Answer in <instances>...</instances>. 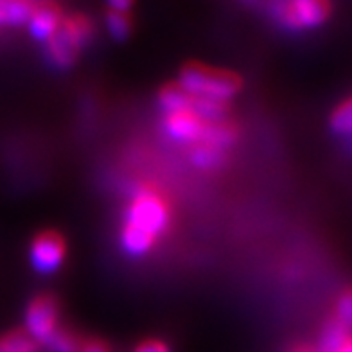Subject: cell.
Returning <instances> with one entry per match:
<instances>
[{"label":"cell","instance_id":"cell-1","mask_svg":"<svg viewBox=\"0 0 352 352\" xmlns=\"http://www.w3.org/2000/svg\"><path fill=\"white\" fill-rule=\"evenodd\" d=\"M92 20L85 14L63 16L60 28L47 40V58L58 69H67L78 60L79 52L92 40Z\"/></svg>","mask_w":352,"mask_h":352},{"label":"cell","instance_id":"cell-2","mask_svg":"<svg viewBox=\"0 0 352 352\" xmlns=\"http://www.w3.org/2000/svg\"><path fill=\"white\" fill-rule=\"evenodd\" d=\"M180 85L187 94L196 98L228 101L241 90V79L228 70L212 69L201 63H189L182 69Z\"/></svg>","mask_w":352,"mask_h":352},{"label":"cell","instance_id":"cell-3","mask_svg":"<svg viewBox=\"0 0 352 352\" xmlns=\"http://www.w3.org/2000/svg\"><path fill=\"white\" fill-rule=\"evenodd\" d=\"M126 227L153 237L155 241L169 225V209L155 190L139 189L126 210Z\"/></svg>","mask_w":352,"mask_h":352},{"label":"cell","instance_id":"cell-4","mask_svg":"<svg viewBox=\"0 0 352 352\" xmlns=\"http://www.w3.org/2000/svg\"><path fill=\"white\" fill-rule=\"evenodd\" d=\"M272 16L284 29L300 31L316 28L329 19L331 6L322 0H293V2H275L270 6Z\"/></svg>","mask_w":352,"mask_h":352},{"label":"cell","instance_id":"cell-5","mask_svg":"<svg viewBox=\"0 0 352 352\" xmlns=\"http://www.w3.org/2000/svg\"><path fill=\"white\" fill-rule=\"evenodd\" d=\"M60 306L52 295H40L29 304L25 311V327L28 334L34 342L45 345L58 329Z\"/></svg>","mask_w":352,"mask_h":352},{"label":"cell","instance_id":"cell-6","mask_svg":"<svg viewBox=\"0 0 352 352\" xmlns=\"http://www.w3.org/2000/svg\"><path fill=\"white\" fill-rule=\"evenodd\" d=\"M65 257V241L54 230L40 232L31 245V261L40 274H51Z\"/></svg>","mask_w":352,"mask_h":352},{"label":"cell","instance_id":"cell-7","mask_svg":"<svg viewBox=\"0 0 352 352\" xmlns=\"http://www.w3.org/2000/svg\"><path fill=\"white\" fill-rule=\"evenodd\" d=\"M205 124L195 111L182 110L164 113L162 128L167 137L175 142L182 144H198L201 135H204Z\"/></svg>","mask_w":352,"mask_h":352},{"label":"cell","instance_id":"cell-8","mask_svg":"<svg viewBox=\"0 0 352 352\" xmlns=\"http://www.w3.org/2000/svg\"><path fill=\"white\" fill-rule=\"evenodd\" d=\"M61 11L56 4L51 2H43V4H36L33 10V14L29 19V29L36 40L47 42L52 34L56 33V29L60 28Z\"/></svg>","mask_w":352,"mask_h":352},{"label":"cell","instance_id":"cell-9","mask_svg":"<svg viewBox=\"0 0 352 352\" xmlns=\"http://www.w3.org/2000/svg\"><path fill=\"white\" fill-rule=\"evenodd\" d=\"M236 139H237L236 126L232 124V122L221 121V122H210V124H205L204 135H201L199 142L225 151V148L232 146V144L236 142Z\"/></svg>","mask_w":352,"mask_h":352},{"label":"cell","instance_id":"cell-10","mask_svg":"<svg viewBox=\"0 0 352 352\" xmlns=\"http://www.w3.org/2000/svg\"><path fill=\"white\" fill-rule=\"evenodd\" d=\"M351 329L347 325H343L338 318H329L325 324L322 336H320L318 352H334L342 347L343 343L351 338Z\"/></svg>","mask_w":352,"mask_h":352},{"label":"cell","instance_id":"cell-11","mask_svg":"<svg viewBox=\"0 0 352 352\" xmlns=\"http://www.w3.org/2000/svg\"><path fill=\"white\" fill-rule=\"evenodd\" d=\"M190 111H195L201 121L210 124V122L225 121L228 108L227 101H218V99L209 98H196V96H192Z\"/></svg>","mask_w":352,"mask_h":352},{"label":"cell","instance_id":"cell-12","mask_svg":"<svg viewBox=\"0 0 352 352\" xmlns=\"http://www.w3.org/2000/svg\"><path fill=\"white\" fill-rule=\"evenodd\" d=\"M158 102H160L164 113L190 110L192 96L187 94L180 85H166L158 94Z\"/></svg>","mask_w":352,"mask_h":352},{"label":"cell","instance_id":"cell-13","mask_svg":"<svg viewBox=\"0 0 352 352\" xmlns=\"http://www.w3.org/2000/svg\"><path fill=\"white\" fill-rule=\"evenodd\" d=\"M34 2H2L0 0V25H22L29 22Z\"/></svg>","mask_w":352,"mask_h":352},{"label":"cell","instance_id":"cell-14","mask_svg":"<svg viewBox=\"0 0 352 352\" xmlns=\"http://www.w3.org/2000/svg\"><path fill=\"white\" fill-rule=\"evenodd\" d=\"M190 158H192V164L204 171H214L218 169L219 166L225 160V153L221 149H216L212 146H207V144H195V148L190 151Z\"/></svg>","mask_w":352,"mask_h":352},{"label":"cell","instance_id":"cell-15","mask_svg":"<svg viewBox=\"0 0 352 352\" xmlns=\"http://www.w3.org/2000/svg\"><path fill=\"white\" fill-rule=\"evenodd\" d=\"M0 352H36V342L23 331H13L0 340Z\"/></svg>","mask_w":352,"mask_h":352},{"label":"cell","instance_id":"cell-16","mask_svg":"<svg viewBox=\"0 0 352 352\" xmlns=\"http://www.w3.org/2000/svg\"><path fill=\"white\" fill-rule=\"evenodd\" d=\"M329 124L334 133L352 135V98L347 99V101H343L333 111Z\"/></svg>","mask_w":352,"mask_h":352},{"label":"cell","instance_id":"cell-17","mask_svg":"<svg viewBox=\"0 0 352 352\" xmlns=\"http://www.w3.org/2000/svg\"><path fill=\"white\" fill-rule=\"evenodd\" d=\"M51 352H79L81 351V343L76 338L74 333L67 329H56L49 342L45 343Z\"/></svg>","mask_w":352,"mask_h":352},{"label":"cell","instance_id":"cell-18","mask_svg":"<svg viewBox=\"0 0 352 352\" xmlns=\"http://www.w3.org/2000/svg\"><path fill=\"white\" fill-rule=\"evenodd\" d=\"M107 23L111 36L116 38V40H124L131 31V20L128 11L110 10L107 14Z\"/></svg>","mask_w":352,"mask_h":352},{"label":"cell","instance_id":"cell-19","mask_svg":"<svg viewBox=\"0 0 352 352\" xmlns=\"http://www.w3.org/2000/svg\"><path fill=\"white\" fill-rule=\"evenodd\" d=\"M334 318H338L343 325H347L349 329H352V289L345 292L340 297Z\"/></svg>","mask_w":352,"mask_h":352},{"label":"cell","instance_id":"cell-20","mask_svg":"<svg viewBox=\"0 0 352 352\" xmlns=\"http://www.w3.org/2000/svg\"><path fill=\"white\" fill-rule=\"evenodd\" d=\"M133 352H171L166 343L160 342V340H148V342H142L139 347L135 349Z\"/></svg>","mask_w":352,"mask_h":352},{"label":"cell","instance_id":"cell-21","mask_svg":"<svg viewBox=\"0 0 352 352\" xmlns=\"http://www.w3.org/2000/svg\"><path fill=\"white\" fill-rule=\"evenodd\" d=\"M79 352H110L108 345L104 342H99V340H90L85 345H81V351Z\"/></svg>","mask_w":352,"mask_h":352},{"label":"cell","instance_id":"cell-22","mask_svg":"<svg viewBox=\"0 0 352 352\" xmlns=\"http://www.w3.org/2000/svg\"><path fill=\"white\" fill-rule=\"evenodd\" d=\"M334 352H352V336L347 340V342L343 343V345L338 349V351H334Z\"/></svg>","mask_w":352,"mask_h":352},{"label":"cell","instance_id":"cell-23","mask_svg":"<svg viewBox=\"0 0 352 352\" xmlns=\"http://www.w3.org/2000/svg\"><path fill=\"white\" fill-rule=\"evenodd\" d=\"M293 352H315V351H311V349H307V347H298V349H295Z\"/></svg>","mask_w":352,"mask_h":352}]
</instances>
